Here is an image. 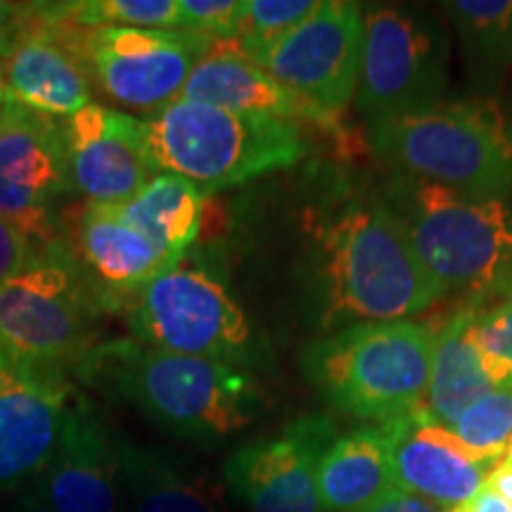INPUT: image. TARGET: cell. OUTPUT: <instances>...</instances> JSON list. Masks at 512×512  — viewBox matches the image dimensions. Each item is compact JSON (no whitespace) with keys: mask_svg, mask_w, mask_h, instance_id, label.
I'll return each instance as SVG.
<instances>
[{"mask_svg":"<svg viewBox=\"0 0 512 512\" xmlns=\"http://www.w3.org/2000/svg\"><path fill=\"white\" fill-rule=\"evenodd\" d=\"M297 261L302 311L328 332L356 323L411 320L441 297L377 183L335 176L306 211Z\"/></svg>","mask_w":512,"mask_h":512,"instance_id":"obj_1","label":"cell"},{"mask_svg":"<svg viewBox=\"0 0 512 512\" xmlns=\"http://www.w3.org/2000/svg\"><path fill=\"white\" fill-rule=\"evenodd\" d=\"M74 370L88 387L131 403L164 432L202 446L240 434L264 408V389L249 370L136 339L95 344Z\"/></svg>","mask_w":512,"mask_h":512,"instance_id":"obj_2","label":"cell"},{"mask_svg":"<svg viewBox=\"0 0 512 512\" xmlns=\"http://www.w3.org/2000/svg\"><path fill=\"white\" fill-rule=\"evenodd\" d=\"M380 195L441 294L486 306L512 297V204L389 171Z\"/></svg>","mask_w":512,"mask_h":512,"instance_id":"obj_3","label":"cell"},{"mask_svg":"<svg viewBox=\"0 0 512 512\" xmlns=\"http://www.w3.org/2000/svg\"><path fill=\"white\" fill-rule=\"evenodd\" d=\"M143 155L155 174L181 176L207 192L287 169L309 155L294 121L174 100L140 119Z\"/></svg>","mask_w":512,"mask_h":512,"instance_id":"obj_4","label":"cell"},{"mask_svg":"<svg viewBox=\"0 0 512 512\" xmlns=\"http://www.w3.org/2000/svg\"><path fill=\"white\" fill-rule=\"evenodd\" d=\"M434 328L418 320L356 323L313 339L302 373L320 399L358 420L411 413L430 382Z\"/></svg>","mask_w":512,"mask_h":512,"instance_id":"obj_5","label":"cell"},{"mask_svg":"<svg viewBox=\"0 0 512 512\" xmlns=\"http://www.w3.org/2000/svg\"><path fill=\"white\" fill-rule=\"evenodd\" d=\"M368 128L389 171L484 197L512 192V117L494 100H451Z\"/></svg>","mask_w":512,"mask_h":512,"instance_id":"obj_6","label":"cell"},{"mask_svg":"<svg viewBox=\"0 0 512 512\" xmlns=\"http://www.w3.org/2000/svg\"><path fill=\"white\" fill-rule=\"evenodd\" d=\"M133 339L171 354L200 356L254 370L266 363V339L216 275L181 259L121 306Z\"/></svg>","mask_w":512,"mask_h":512,"instance_id":"obj_7","label":"cell"},{"mask_svg":"<svg viewBox=\"0 0 512 512\" xmlns=\"http://www.w3.org/2000/svg\"><path fill=\"white\" fill-rule=\"evenodd\" d=\"M102 313L93 285L60 238L38 247L0 287V347L10 361L64 370L95 347Z\"/></svg>","mask_w":512,"mask_h":512,"instance_id":"obj_8","label":"cell"},{"mask_svg":"<svg viewBox=\"0 0 512 512\" xmlns=\"http://www.w3.org/2000/svg\"><path fill=\"white\" fill-rule=\"evenodd\" d=\"M448 34L432 12L403 5L363 8L354 102L368 126L444 102Z\"/></svg>","mask_w":512,"mask_h":512,"instance_id":"obj_9","label":"cell"},{"mask_svg":"<svg viewBox=\"0 0 512 512\" xmlns=\"http://www.w3.org/2000/svg\"><path fill=\"white\" fill-rule=\"evenodd\" d=\"M43 27L72 55L107 98L140 112H159L178 100L185 81L211 48L181 29L72 27L53 22L36 3Z\"/></svg>","mask_w":512,"mask_h":512,"instance_id":"obj_10","label":"cell"},{"mask_svg":"<svg viewBox=\"0 0 512 512\" xmlns=\"http://www.w3.org/2000/svg\"><path fill=\"white\" fill-rule=\"evenodd\" d=\"M361 48V5L323 0L297 29L252 62L299 98L339 117L354 100Z\"/></svg>","mask_w":512,"mask_h":512,"instance_id":"obj_11","label":"cell"},{"mask_svg":"<svg viewBox=\"0 0 512 512\" xmlns=\"http://www.w3.org/2000/svg\"><path fill=\"white\" fill-rule=\"evenodd\" d=\"M74 192L60 121L5 102L0 112V216L36 247L60 240L55 202Z\"/></svg>","mask_w":512,"mask_h":512,"instance_id":"obj_12","label":"cell"},{"mask_svg":"<svg viewBox=\"0 0 512 512\" xmlns=\"http://www.w3.org/2000/svg\"><path fill=\"white\" fill-rule=\"evenodd\" d=\"M335 437L325 415H304L235 448L223 463V484L247 512H325L318 463Z\"/></svg>","mask_w":512,"mask_h":512,"instance_id":"obj_13","label":"cell"},{"mask_svg":"<svg viewBox=\"0 0 512 512\" xmlns=\"http://www.w3.org/2000/svg\"><path fill=\"white\" fill-rule=\"evenodd\" d=\"M76 394L60 368L10 361L0 370V494L41 477Z\"/></svg>","mask_w":512,"mask_h":512,"instance_id":"obj_14","label":"cell"},{"mask_svg":"<svg viewBox=\"0 0 512 512\" xmlns=\"http://www.w3.org/2000/svg\"><path fill=\"white\" fill-rule=\"evenodd\" d=\"M64 242L105 313L121 311L140 287L181 261L140 226L124 204L86 202L76 214L72 235Z\"/></svg>","mask_w":512,"mask_h":512,"instance_id":"obj_15","label":"cell"},{"mask_svg":"<svg viewBox=\"0 0 512 512\" xmlns=\"http://www.w3.org/2000/svg\"><path fill=\"white\" fill-rule=\"evenodd\" d=\"M34 486L55 512H124L117 434L83 394L74 396L53 458Z\"/></svg>","mask_w":512,"mask_h":512,"instance_id":"obj_16","label":"cell"},{"mask_svg":"<svg viewBox=\"0 0 512 512\" xmlns=\"http://www.w3.org/2000/svg\"><path fill=\"white\" fill-rule=\"evenodd\" d=\"M380 425L387 434L396 489L444 510L477 494L486 472L501 460L467 446L448 427L427 420L418 408Z\"/></svg>","mask_w":512,"mask_h":512,"instance_id":"obj_17","label":"cell"},{"mask_svg":"<svg viewBox=\"0 0 512 512\" xmlns=\"http://www.w3.org/2000/svg\"><path fill=\"white\" fill-rule=\"evenodd\" d=\"M60 126L72 185L88 202L126 204L150 181L138 117L91 102Z\"/></svg>","mask_w":512,"mask_h":512,"instance_id":"obj_18","label":"cell"},{"mask_svg":"<svg viewBox=\"0 0 512 512\" xmlns=\"http://www.w3.org/2000/svg\"><path fill=\"white\" fill-rule=\"evenodd\" d=\"M178 100L242 114H264V117L294 121L299 126L311 124L342 133L339 117L299 98L228 43H216L202 55Z\"/></svg>","mask_w":512,"mask_h":512,"instance_id":"obj_19","label":"cell"},{"mask_svg":"<svg viewBox=\"0 0 512 512\" xmlns=\"http://www.w3.org/2000/svg\"><path fill=\"white\" fill-rule=\"evenodd\" d=\"M0 83L5 102L43 117H72L91 105V83L55 36L43 27L36 3L15 43L0 55Z\"/></svg>","mask_w":512,"mask_h":512,"instance_id":"obj_20","label":"cell"},{"mask_svg":"<svg viewBox=\"0 0 512 512\" xmlns=\"http://www.w3.org/2000/svg\"><path fill=\"white\" fill-rule=\"evenodd\" d=\"M124 512H230L226 484L190 460L117 434Z\"/></svg>","mask_w":512,"mask_h":512,"instance_id":"obj_21","label":"cell"},{"mask_svg":"<svg viewBox=\"0 0 512 512\" xmlns=\"http://www.w3.org/2000/svg\"><path fill=\"white\" fill-rule=\"evenodd\" d=\"M479 311L482 306L460 302L444 323L434 328L430 382L415 408L427 420L448 430L472 403L494 392L475 342V318Z\"/></svg>","mask_w":512,"mask_h":512,"instance_id":"obj_22","label":"cell"},{"mask_svg":"<svg viewBox=\"0 0 512 512\" xmlns=\"http://www.w3.org/2000/svg\"><path fill=\"white\" fill-rule=\"evenodd\" d=\"M396 489L382 425L356 427L332 439L318 463L325 512H361Z\"/></svg>","mask_w":512,"mask_h":512,"instance_id":"obj_23","label":"cell"},{"mask_svg":"<svg viewBox=\"0 0 512 512\" xmlns=\"http://www.w3.org/2000/svg\"><path fill=\"white\" fill-rule=\"evenodd\" d=\"M444 8L456 29L467 83L477 98H486L512 67V0H451Z\"/></svg>","mask_w":512,"mask_h":512,"instance_id":"obj_24","label":"cell"},{"mask_svg":"<svg viewBox=\"0 0 512 512\" xmlns=\"http://www.w3.org/2000/svg\"><path fill=\"white\" fill-rule=\"evenodd\" d=\"M124 207L140 226L183 259L202 233L207 195L181 176L155 174Z\"/></svg>","mask_w":512,"mask_h":512,"instance_id":"obj_25","label":"cell"},{"mask_svg":"<svg viewBox=\"0 0 512 512\" xmlns=\"http://www.w3.org/2000/svg\"><path fill=\"white\" fill-rule=\"evenodd\" d=\"M41 8L48 19L72 27L178 29V0H74Z\"/></svg>","mask_w":512,"mask_h":512,"instance_id":"obj_26","label":"cell"},{"mask_svg":"<svg viewBox=\"0 0 512 512\" xmlns=\"http://www.w3.org/2000/svg\"><path fill=\"white\" fill-rule=\"evenodd\" d=\"M316 8V0H245L238 34L228 46L252 60L297 29Z\"/></svg>","mask_w":512,"mask_h":512,"instance_id":"obj_27","label":"cell"},{"mask_svg":"<svg viewBox=\"0 0 512 512\" xmlns=\"http://www.w3.org/2000/svg\"><path fill=\"white\" fill-rule=\"evenodd\" d=\"M451 432L486 456L501 458L512 434V387L494 389L453 422Z\"/></svg>","mask_w":512,"mask_h":512,"instance_id":"obj_28","label":"cell"},{"mask_svg":"<svg viewBox=\"0 0 512 512\" xmlns=\"http://www.w3.org/2000/svg\"><path fill=\"white\" fill-rule=\"evenodd\" d=\"M245 0H178V29L216 46L238 34Z\"/></svg>","mask_w":512,"mask_h":512,"instance_id":"obj_29","label":"cell"},{"mask_svg":"<svg viewBox=\"0 0 512 512\" xmlns=\"http://www.w3.org/2000/svg\"><path fill=\"white\" fill-rule=\"evenodd\" d=\"M475 342L482 354L512 368V297L477 313Z\"/></svg>","mask_w":512,"mask_h":512,"instance_id":"obj_30","label":"cell"},{"mask_svg":"<svg viewBox=\"0 0 512 512\" xmlns=\"http://www.w3.org/2000/svg\"><path fill=\"white\" fill-rule=\"evenodd\" d=\"M36 252V242L0 216V287L15 278Z\"/></svg>","mask_w":512,"mask_h":512,"instance_id":"obj_31","label":"cell"},{"mask_svg":"<svg viewBox=\"0 0 512 512\" xmlns=\"http://www.w3.org/2000/svg\"><path fill=\"white\" fill-rule=\"evenodd\" d=\"M361 512H446L439 505H434L425 498L408 494L403 489H392L387 496H382L380 501H375L370 508Z\"/></svg>","mask_w":512,"mask_h":512,"instance_id":"obj_32","label":"cell"},{"mask_svg":"<svg viewBox=\"0 0 512 512\" xmlns=\"http://www.w3.org/2000/svg\"><path fill=\"white\" fill-rule=\"evenodd\" d=\"M24 19H27V5L3 3L0 0V55L15 43V38L24 27Z\"/></svg>","mask_w":512,"mask_h":512,"instance_id":"obj_33","label":"cell"},{"mask_svg":"<svg viewBox=\"0 0 512 512\" xmlns=\"http://www.w3.org/2000/svg\"><path fill=\"white\" fill-rule=\"evenodd\" d=\"M446 512H512V505L501 494H496L494 489L482 486L465 503L456 505V508H448Z\"/></svg>","mask_w":512,"mask_h":512,"instance_id":"obj_34","label":"cell"},{"mask_svg":"<svg viewBox=\"0 0 512 512\" xmlns=\"http://www.w3.org/2000/svg\"><path fill=\"white\" fill-rule=\"evenodd\" d=\"M484 486L494 489L496 494H501L505 501L512 505V463H505V460H498V463L486 472Z\"/></svg>","mask_w":512,"mask_h":512,"instance_id":"obj_35","label":"cell"},{"mask_svg":"<svg viewBox=\"0 0 512 512\" xmlns=\"http://www.w3.org/2000/svg\"><path fill=\"white\" fill-rule=\"evenodd\" d=\"M8 512H55L50 505L43 501V496L38 494V489L34 484L27 486V489L17 491L15 503L10 505Z\"/></svg>","mask_w":512,"mask_h":512,"instance_id":"obj_36","label":"cell"},{"mask_svg":"<svg viewBox=\"0 0 512 512\" xmlns=\"http://www.w3.org/2000/svg\"><path fill=\"white\" fill-rule=\"evenodd\" d=\"M501 460H505V463H512V434H510L508 444H505V448H503V456H501Z\"/></svg>","mask_w":512,"mask_h":512,"instance_id":"obj_37","label":"cell"},{"mask_svg":"<svg viewBox=\"0 0 512 512\" xmlns=\"http://www.w3.org/2000/svg\"><path fill=\"white\" fill-rule=\"evenodd\" d=\"M8 363H10V356H8V354H5V351H3V347H0V370H3L5 366H8Z\"/></svg>","mask_w":512,"mask_h":512,"instance_id":"obj_38","label":"cell"},{"mask_svg":"<svg viewBox=\"0 0 512 512\" xmlns=\"http://www.w3.org/2000/svg\"><path fill=\"white\" fill-rule=\"evenodd\" d=\"M5 107V93H3V83H0V112H3Z\"/></svg>","mask_w":512,"mask_h":512,"instance_id":"obj_39","label":"cell"}]
</instances>
